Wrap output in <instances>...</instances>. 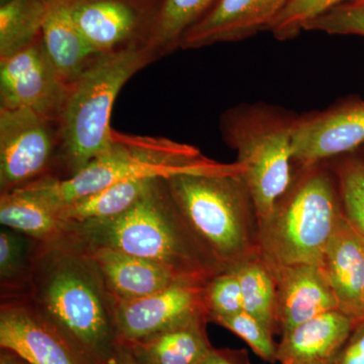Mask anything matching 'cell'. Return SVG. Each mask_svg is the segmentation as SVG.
Returning <instances> with one entry per match:
<instances>
[{
    "label": "cell",
    "mask_w": 364,
    "mask_h": 364,
    "mask_svg": "<svg viewBox=\"0 0 364 364\" xmlns=\"http://www.w3.org/2000/svg\"><path fill=\"white\" fill-rule=\"evenodd\" d=\"M289 0H218L184 33L179 49L195 50L240 42L269 30Z\"/></svg>",
    "instance_id": "5bb4252c"
},
{
    "label": "cell",
    "mask_w": 364,
    "mask_h": 364,
    "mask_svg": "<svg viewBox=\"0 0 364 364\" xmlns=\"http://www.w3.org/2000/svg\"><path fill=\"white\" fill-rule=\"evenodd\" d=\"M353 2H358V4H364V0H356V1Z\"/></svg>",
    "instance_id": "8d00e7d4"
},
{
    "label": "cell",
    "mask_w": 364,
    "mask_h": 364,
    "mask_svg": "<svg viewBox=\"0 0 364 364\" xmlns=\"http://www.w3.org/2000/svg\"><path fill=\"white\" fill-rule=\"evenodd\" d=\"M299 114L267 102L240 104L220 117L223 141L236 151L258 224L291 186L293 136Z\"/></svg>",
    "instance_id": "8992f818"
},
{
    "label": "cell",
    "mask_w": 364,
    "mask_h": 364,
    "mask_svg": "<svg viewBox=\"0 0 364 364\" xmlns=\"http://www.w3.org/2000/svg\"><path fill=\"white\" fill-rule=\"evenodd\" d=\"M205 301L210 321L243 312L240 282L233 270H224L208 280Z\"/></svg>",
    "instance_id": "f546056e"
},
{
    "label": "cell",
    "mask_w": 364,
    "mask_h": 364,
    "mask_svg": "<svg viewBox=\"0 0 364 364\" xmlns=\"http://www.w3.org/2000/svg\"><path fill=\"white\" fill-rule=\"evenodd\" d=\"M97 54L147 46L161 0H63Z\"/></svg>",
    "instance_id": "9c48e42d"
},
{
    "label": "cell",
    "mask_w": 364,
    "mask_h": 364,
    "mask_svg": "<svg viewBox=\"0 0 364 364\" xmlns=\"http://www.w3.org/2000/svg\"><path fill=\"white\" fill-rule=\"evenodd\" d=\"M304 31L364 38V4L349 2L335 7L306 23Z\"/></svg>",
    "instance_id": "4dcf8cb0"
},
{
    "label": "cell",
    "mask_w": 364,
    "mask_h": 364,
    "mask_svg": "<svg viewBox=\"0 0 364 364\" xmlns=\"http://www.w3.org/2000/svg\"><path fill=\"white\" fill-rule=\"evenodd\" d=\"M41 41L52 65L68 85L100 56L86 42L63 0H47Z\"/></svg>",
    "instance_id": "d6986e66"
},
{
    "label": "cell",
    "mask_w": 364,
    "mask_h": 364,
    "mask_svg": "<svg viewBox=\"0 0 364 364\" xmlns=\"http://www.w3.org/2000/svg\"><path fill=\"white\" fill-rule=\"evenodd\" d=\"M361 236H363V235H361ZM363 244H364V236H363ZM364 320V318H363Z\"/></svg>",
    "instance_id": "74e56055"
},
{
    "label": "cell",
    "mask_w": 364,
    "mask_h": 364,
    "mask_svg": "<svg viewBox=\"0 0 364 364\" xmlns=\"http://www.w3.org/2000/svg\"><path fill=\"white\" fill-rule=\"evenodd\" d=\"M331 168L338 181L345 218L364 236V160L352 153L333 160Z\"/></svg>",
    "instance_id": "4316f807"
},
{
    "label": "cell",
    "mask_w": 364,
    "mask_h": 364,
    "mask_svg": "<svg viewBox=\"0 0 364 364\" xmlns=\"http://www.w3.org/2000/svg\"><path fill=\"white\" fill-rule=\"evenodd\" d=\"M272 270L277 282V322L282 335L321 314L338 310L322 267L296 264Z\"/></svg>",
    "instance_id": "9a60e30c"
},
{
    "label": "cell",
    "mask_w": 364,
    "mask_h": 364,
    "mask_svg": "<svg viewBox=\"0 0 364 364\" xmlns=\"http://www.w3.org/2000/svg\"><path fill=\"white\" fill-rule=\"evenodd\" d=\"M213 161L186 144L163 136L127 135L114 131L109 149L91 160L77 173L63 179L47 176L21 188L30 189L60 210L117 182L167 176Z\"/></svg>",
    "instance_id": "52a82bcc"
},
{
    "label": "cell",
    "mask_w": 364,
    "mask_h": 364,
    "mask_svg": "<svg viewBox=\"0 0 364 364\" xmlns=\"http://www.w3.org/2000/svg\"><path fill=\"white\" fill-rule=\"evenodd\" d=\"M356 0H289L268 32L279 41L298 37L304 26L335 7Z\"/></svg>",
    "instance_id": "83f0119b"
},
{
    "label": "cell",
    "mask_w": 364,
    "mask_h": 364,
    "mask_svg": "<svg viewBox=\"0 0 364 364\" xmlns=\"http://www.w3.org/2000/svg\"><path fill=\"white\" fill-rule=\"evenodd\" d=\"M333 364H364V320L355 323Z\"/></svg>",
    "instance_id": "1f68e13d"
},
{
    "label": "cell",
    "mask_w": 364,
    "mask_h": 364,
    "mask_svg": "<svg viewBox=\"0 0 364 364\" xmlns=\"http://www.w3.org/2000/svg\"><path fill=\"white\" fill-rule=\"evenodd\" d=\"M218 0H161L147 46L160 58L179 49L182 37Z\"/></svg>",
    "instance_id": "d4e9b609"
},
{
    "label": "cell",
    "mask_w": 364,
    "mask_h": 364,
    "mask_svg": "<svg viewBox=\"0 0 364 364\" xmlns=\"http://www.w3.org/2000/svg\"><path fill=\"white\" fill-rule=\"evenodd\" d=\"M159 58L148 46L100 55L72 83L60 119L61 147L53 177L68 178L109 149L114 140L112 107L119 91Z\"/></svg>",
    "instance_id": "5b68a950"
},
{
    "label": "cell",
    "mask_w": 364,
    "mask_h": 364,
    "mask_svg": "<svg viewBox=\"0 0 364 364\" xmlns=\"http://www.w3.org/2000/svg\"><path fill=\"white\" fill-rule=\"evenodd\" d=\"M198 364H250L244 351L215 349L213 347Z\"/></svg>",
    "instance_id": "d6a6232c"
},
{
    "label": "cell",
    "mask_w": 364,
    "mask_h": 364,
    "mask_svg": "<svg viewBox=\"0 0 364 364\" xmlns=\"http://www.w3.org/2000/svg\"><path fill=\"white\" fill-rule=\"evenodd\" d=\"M240 282L244 312L252 316L274 334L277 322V282L272 268L260 257L250 258L229 268Z\"/></svg>",
    "instance_id": "603a6c76"
},
{
    "label": "cell",
    "mask_w": 364,
    "mask_h": 364,
    "mask_svg": "<svg viewBox=\"0 0 364 364\" xmlns=\"http://www.w3.org/2000/svg\"><path fill=\"white\" fill-rule=\"evenodd\" d=\"M36 241L9 228L0 231L1 301L25 296L32 272Z\"/></svg>",
    "instance_id": "484cf974"
},
{
    "label": "cell",
    "mask_w": 364,
    "mask_h": 364,
    "mask_svg": "<svg viewBox=\"0 0 364 364\" xmlns=\"http://www.w3.org/2000/svg\"><path fill=\"white\" fill-rule=\"evenodd\" d=\"M208 318L138 341L122 343L140 364H198L213 348L207 335Z\"/></svg>",
    "instance_id": "44dd1931"
},
{
    "label": "cell",
    "mask_w": 364,
    "mask_h": 364,
    "mask_svg": "<svg viewBox=\"0 0 364 364\" xmlns=\"http://www.w3.org/2000/svg\"><path fill=\"white\" fill-rule=\"evenodd\" d=\"M85 247L117 303L150 296L181 280H193L181 279L159 263L122 251Z\"/></svg>",
    "instance_id": "e0dca14e"
},
{
    "label": "cell",
    "mask_w": 364,
    "mask_h": 364,
    "mask_svg": "<svg viewBox=\"0 0 364 364\" xmlns=\"http://www.w3.org/2000/svg\"><path fill=\"white\" fill-rule=\"evenodd\" d=\"M364 145V100L350 95L321 111L299 114L293 136L296 166L308 167L356 153Z\"/></svg>",
    "instance_id": "30bf717a"
},
{
    "label": "cell",
    "mask_w": 364,
    "mask_h": 364,
    "mask_svg": "<svg viewBox=\"0 0 364 364\" xmlns=\"http://www.w3.org/2000/svg\"><path fill=\"white\" fill-rule=\"evenodd\" d=\"M203 280H181L162 291L117 303L116 321L121 343L138 341L188 324L210 321Z\"/></svg>",
    "instance_id": "7c38bea8"
},
{
    "label": "cell",
    "mask_w": 364,
    "mask_h": 364,
    "mask_svg": "<svg viewBox=\"0 0 364 364\" xmlns=\"http://www.w3.org/2000/svg\"><path fill=\"white\" fill-rule=\"evenodd\" d=\"M158 177L160 176L117 182L93 195L69 203L60 210V215L66 222L76 224L116 217L129 210Z\"/></svg>",
    "instance_id": "7402d4cb"
},
{
    "label": "cell",
    "mask_w": 364,
    "mask_h": 364,
    "mask_svg": "<svg viewBox=\"0 0 364 364\" xmlns=\"http://www.w3.org/2000/svg\"><path fill=\"white\" fill-rule=\"evenodd\" d=\"M114 364H140L133 355L129 352L128 349L122 344L121 350L117 354V358Z\"/></svg>",
    "instance_id": "e575fe53"
},
{
    "label": "cell",
    "mask_w": 364,
    "mask_h": 364,
    "mask_svg": "<svg viewBox=\"0 0 364 364\" xmlns=\"http://www.w3.org/2000/svg\"><path fill=\"white\" fill-rule=\"evenodd\" d=\"M212 322L234 333L263 360L277 363L279 345L273 340V333L252 316L243 311L236 315L213 318Z\"/></svg>",
    "instance_id": "f1b7e54d"
},
{
    "label": "cell",
    "mask_w": 364,
    "mask_h": 364,
    "mask_svg": "<svg viewBox=\"0 0 364 364\" xmlns=\"http://www.w3.org/2000/svg\"><path fill=\"white\" fill-rule=\"evenodd\" d=\"M343 214L338 181L328 162L294 165L291 186L258 224L260 257L272 268L322 267L326 248Z\"/></svg>",
    "instance_id": "277c9868"
},
{
    "label": "cell",
    "mask_w": 364,
    "mask_h": 364,
    "mask_svg": "<svg viewBox=\"0 0 364 364\" xmlns=\"http://www.w3.org/2000/svg\"><path fill=\"white\" fill-rule=\"evenodd\" d=\"M322 268L336 298L338 310L355 323L363 320V239L344 214L326 248Z\"/></svg>",
    "instance_id": "2e32d148"
},
{
    "label": "cell",
    "mask_w": 364,
    "mask_h": 364,
    "mask_svg": "<svg viewBox=\"0 0 364 364\" xmlns=\"http://www.w3.org/2000/svg\"><path fill=\"white\" fill-rule=\"evenodd\" d=\"M93 364H114L121 350L117 303L87 248L69 235L33 248L23 298Z\"/></svg>",
    "instance_id": "6da1fadb"
},
{
    "label": "cell",
    "mask_w": 364,
    "mask_h": 364,
    "mask_svg": "<svg viewBox=\"0 0 364 364\" xmlns=\"http://www.w3.org/2000/svg\"><path fill=\"white\" fill-rule=\"evenodd\" d=\"M165 181L189 229L225 270L259 256L257 215L238 163L213 161Z\"/></svg>",
    "instance_id": "3957f363"
},
{
    "label": "cell",
    "mask_w": 364,
    "mask_h": 364,
    "mask_svg": "<svg viewBox=\"0 0 364 364\" xmlns=\"http://www.w3.org/2000/svg\"><path fill=\"white\" fill-rule=\"evenodd\" d=\"M59 122L26 109H0V193L54 176Z\"/></svg>",
    "instance_id": "ba28073f"
},
{
    "label": "cell",
    "mask_w": 364,
    "mask_h": 364,
    "mask_svg": "<svg viewBox=\"0 0 364 364\" xmlns=\"http://www.w3.org/2000/svg\"><path fill=\"white\" fill-rule=\"evenodd\" d=\"M0 223L38 243L65 239L70 229L58 208L26 188L0 193Z\"/></svg>",
    "instance_id": "ffe728a7"
},
{
    "label": "cell",
    "mask_w": 364,
    "mask_h": 364,
    "mask_svg": "<svg viewBox=\"0 0 364 364\" xmlns=\"http://www.w3.org/2000/svg\"><path fill=\"white\" fill-rule=\"evenodd\" d=\"M69 235L88 247L112 248L159 263L181 279L207 282L225 270L189 229L165 176L155 179L123 214L70 223Z\"/></svg>",
    "instance_id": "7a4b0ae2"
},
{
    "label": "cell",
    "mask_w": 364,
    "mask_h": 364,
    "mask_svg": "<svg viewBox=\"0 0 364 364\" xmlns=\"http://www.w3.org/2000/svg\"><path fill=\"white\" fill-rule=\"evenodd\" d=\"M355 321L339 310L321 314L282 335L280 364H333Z\"/></svg>",
    "instance_id": "ac0fdd59"
},
{
    "label": "cell",
    "mask_w": 364,
    "mask_h": 364,
    "mask_svg": "<svg viewBox=\"0 0 364 364\" xmlns=\"http://www.w3.org/2000/svg\"><path fill=\"white\" fill-rule=\"evenodd\" d=\"M70 85L52 65L41 37L0 59V109H26L59 122Z\"/></svg>",
    "instance_id": "8fae6325"
},
{
    "label": "cell",
    "mask_w": 364,
    "mask_h": 364,
    "mask_svg": "<svg viewBox=\"0 0 364 364\" xmlns=\"http://www.w3.org/2000/svg\"><path fill=\"white\" fill-rule=\"evenodd\" d=\"M356 153L364 160V145Z\"/></svg>",
    "instance_id": "d590c367"
},
{
    "label": "cell",
    "mask_w": 364,
    "mask_h": 364,
    "mask_svg": "<svg viewBox=\"0 0 364 364\" xmlns=\"http://www.w3.org/2000/svg\"><path fill=\"white\" fill-rule=\"evenodd\" d=\"M0 364H31L18 354L0 348Z\"/></svg>",
    "instance_id": "836d02e7"
},
{
    "label": "cell",
    "mask_w": 364,
    "mask_h": 364,
    "mask_svg": "<svg viewBox=\"0 0 364 364\" xmlns=\"http://www.w3.org/2000/svg\"><path fill=\"white\" fill-rule=\"evenodd\" d=\"M0 348L31 364H93L23 299L1 301Z\"/></svg>",
    "instance_id": "4fadbf2b"
},
{
    "label": "cell",
    "mask_w": 364,
    "mask_h": 364,
    "mask_svg": "<svg viewBox=\"0 0 364 364\" xmlns=\"http://www.w3.org/2000/svg\"><path fill=\"white\" fill-rule=\"evenodd\" d=\"M46 9L47 0H0V59L39 39Z\"/></svg>",
    "instance_id": "cb8c5ba5"
}]
</instances>
